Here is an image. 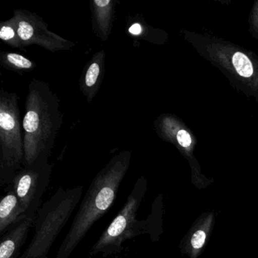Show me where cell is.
I'll use <instances>...</instances> for the list:
<instances>
[{
	"instance_id": "obj_1",
	"label": "cell",
	"mask_w": 258,
	"mask_h": 258,
	"mask_svg": "<svg viewBox=\"0 0 258 258\" xmlns=\"http://www.w3.org/2000/svg\"><path fill=\"white\" fill-rule=\"evenodd\" d=\"M132 152L123 151L114 155L96 174L81 201L56 258H69L92 226L103 217L117 199L120 185L131 165Z\"/></svg>"
},
{
	"instance_id": "obj_2",
	"label": "cell",
	"mask_w": 258,
	"mask_h": 258,
	"mask_svg": "<svg viewBox=\"0 0 258 258\" xmlns=\"http://www.w3.org/2000/svg\"><path fill=\"white\" fill-rule=\"evenodd\" d=\"M62 118L56 93L46 81L33 79L28 85L22 120L25 165H30L40 157H50Z\"/></svg>"
},
{
	"instance_id": "obj_3",
	"label": "cell",
	"mask_w": 258,
	"mask_h": 258,
	"mask_svg": "<svg viewBox=\"0 0 258 258\" xmlns=\"http://www.w3.org/2000/svg\"><path fill=\"white\" fill-rule=\"evenodd\" d=\"M83 192L82 185L70 188L60 186L43 203L37 212L34 236L23 256L47 258L52 244L81 202Z\"/></svg>"
},
{
	"instance_id": "obj_4",
	"label": "cell",
	"mask_w": 258,
	"mask_h": 258,
	"mask_svg": "<svg viewBox=\"0 0 258 258\" xmlns=\"http://www.w3.org/2000/svg\"><path fill=\"white\" fill-rule=\"evenodd\" d=\"M19 96L0 90V185H11L25 165V142L22 131Z\"/></svg>"
},
{
	"instance_id": "obj_5",
	"label": "cell",
	"mask_w": 258,
	"mask_h": 258,
	"mask_svg": "<svg viewBox=\"0 0 258 258\" xmlns=\"http://www.w3.org/2000/svg\"><path fill=\"white\" fill-rule=\"evenodd\" d=\"M145 176L138 178L123 208L99 239L92 246L89 257L102 255L104 258L120 253L126 241L139 235L148 234L146 220H137V213L147 191Z\"/></svg>"
},
{
	"instance_id": "obj_6",
	"label": "cell",
	"mask_w": 258,
	"mask_h": 258,
	"mask_svg": "<svg viewBox=\"0 0 258 258\" xmlns=\"http://www.w3.org/2000/svg\"><path fill=\"white\" fill-rule=\"evenodd\" d=\"M48 157H40L17 172L12 189L15 191L26 215L38 212L41 199L50 182L52 165Z\"/></svg>"
},
{
	"instance_id": "obj_7",
	"label": "cell",
	"mask_w": 258,
	"mask_h": 258,
	"mask_svg": "<svg viewBox=\"0 0 258 258\" xmlns=\"http://www.w3.org/2000/svg\"><path fill=\"white\" fill-rule=\"evenodd\" d=\"M12 18L16 22L19 37L25 47L37 45L52 52L70 51L75 48V42L51 31L45 21L35 13L16 10Z\"/></svg>"
},
{
	"instance_id": "obj_8",
	"label": "cell",
	"mask_w": 258,
	"mask_h": 258,
	"mask_svg": "<svg viewBox=\"0 0 258 258\" xmlns=\"http://www.w3.org/2000/svg\"><path fill=\"white\" fill-rule=\"evenodd\" d=\"M214 211L202 213L195 220L179 244L182 255L188 258H198L205 250L215 224Z\"/></svg>"
},
{
	"instance_id": "obj_9",
	"label": "cell",
	"mask_w": 258,
	"mask_h": 258,
	"mask_svg": "<svg viewBox=\"0 0 258 258\" xmlns=\"http://www.w3.org/2000/svg\"><path fill=\"white\" fill-rule=\"evenodd\" d=\"M105 52L104 49L96 52L83 71L80 80V90L87 102L91 103L97 95L105 73Z\"/></svg>"
},
{
	"instance_id": "obj_10",
	"label": "cell",
	"mask_w": 258,
	"mask_h": 258,
	"mask_svg": "<svg viewBox=\"0 0 258 258\" xmlns=\"http://www.w3.org/2000/svg\"><path fill=\"white\" fill-rule=\"evenodd\" d=\"M37 216V213L30 214L1 236L0 258L21 257V248L26 241L29 231L35 224Z\"/></svg>"
},
{
	"instance_id": "obj_11",
	"label": "cell",
	"mask_w": 258,
	"mask_h": 258,
	"mask_svg": "<svg viewBox=\"0 0 258 258\" xmlns=\"http://www.w3.org/2000/svg\"><path fill=\"white\" fill-rule=\"evenodd\" d=\"M114 0H93L90 2L93 31L96 37L105 42L109 38L115 16Z\"/></svg>"
},
{
	"instance_id": "obj_12",
	"label": "cell",
	"mask_w": 258,
	"mask_h": 258,
	"mask_svg": "<svg viewBox=\"0 0 258 258\" xmlns=\"http://www.w3.org/2000/svg\"><path fill=\"white\" fill-rule=\"evenodd\" d=\"M26 212L13 189L9 191L0 202V235H4L13 226L26 218Z\"/></svg>"
},
{
	"instance_id": "obj_13",
	"label": "cell",
	"mask_w": 258,
	"mask_h": 258,
	"mask_svg": "<svg viewBox=\"0 0 258 258\" xmlns=\"http://www.w3.org/2000/svg\"><path fill=\"white\" fill-rule=\"evenodd\" d=\"M0 64L4 69L15 72H29L37 67V64L27 57L10 52L0 53Z\"/></svg>"
},
{
	"instance_id": "obj_14",
	"label": "cell",
	"mask_w": 258,
	"mask_h": 258,
	"mask_svg": "<svg viewBox=\"0 0 258 258\" xmlns=\"http://www.w3.org/2000/svg\"><path fill=\"white\" fill-rule=\"evenodd\" d=\"M163 198L159 195L153 202L152 213L146 220L148 234L152 241H158L163 232Z\"/></svg>"
},
{
	"instance_id": "obj_15",
	"label": "cell",
	"mask_w": 258,
	"mask_h": 258,
	"mask_svg": "<svg viewBox=\"0 0 258 258\" xmlns=\"http://www.w3.org/2000/svg\"><path fill=\"white\" fill-rule=\"evenodd\" d=\"M0 39L14 49L22 50L25 48L19 37L17 26L13 18L0 23Z\"/></svg>"
},
{
	"instance_id": "obj_16",
	"label": "cell",
	"mask_w": 258,
	"mask_h": 258,
	"mask_svg": "<svg viewBox=\"0 0 258 258\" xmlns=\"http://www.w3.org/2000/svg\"><path fill=\"white\" fill-rule=\"evenodd\" d=\"M232 64L237 73L243 78H250L253 75V66L247 55L242 52H235L232 56Z\"/></svg>"
},
{
	"instance_id": "obj_17",
	"label": "cell",
	"mask_w": 258,
	"mask_h": 258,
	"mask_svg": "<svg viewBox=\"0 0 258 258\" xmlns=\"http://www.w3.org/2000/svg\"><path fill=\"white\" fill-rule=\"evenodd\" d=\"M176 140L179 146H182V148L189 147L190 145L191 144V137L185 130H180L178 131L176 134Z\"/></svg>"
},
{
	"instance_id": "obj_18",
	"label": "cell",
	"mask_w": 258,
	"mask_h": 258,
	"mask_svg": "<svg viewBox=\"0 0 258 258\" xmlns=\"http://www.w3.org/2000/svg\"><path fill=\"white\" fill-rule=\"evenodd\" d=\"M20 258H27V257H26V256H23V255H22V256H21Z\"/></svg>"
}]
</instances>
